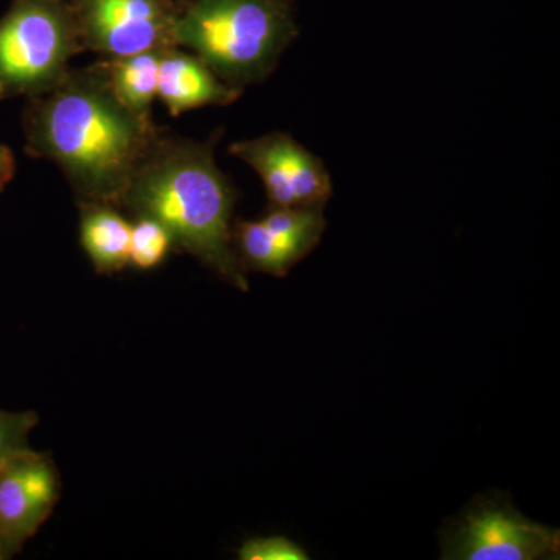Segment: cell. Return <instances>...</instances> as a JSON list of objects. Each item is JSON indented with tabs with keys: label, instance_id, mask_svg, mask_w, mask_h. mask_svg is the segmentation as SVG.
Returning <instances> with one entry per match:
<instances>
[{
	"label": "cell",
	"instance_id": "obj_1",
	"mask_svg": "<svg viewBox=\"0 0 560 560\" xmlns=\"http://www.w3.org/2000/svg\"><path fill=\"white\" fill-rule=\"evenodd\" d=\"M27 151L55 162L81 205L119 206L140 161L158 138L151 119L128 109L102 65L69 70L25 113Z\"/></svg>",
	"mask_w": 560,
	"mask_h": 560
},
{
	"label": "cell",
	"instance_id": "obj_2",
	"mask_svg": "<svg viewBox=\"0 0 560 560\" xmlns=\"http://www.w3.org/2000/svg\"><path fill=\"white\" fill-rule=\"evenodd\" d=\"M215 140L154 139L132 173L119 206L156 220L173 249L190 254L238 290L248 279L232 243L235 194L213 154Z\"/></svg>",
	"mask_w": 560,
	"mask_h": 560
},
{
	"label": "cell",
	"instance_id": "obj_3",
	"mask_svg": "<svg viewBox=\"0 0 560 560\" xmlns=\"http://www.w3.org/2000/svg\"><path fill=\"white\" fill-rule=\"evenodd\" d=\"M296 33L282 0H190L173 22L175 46L237 90L267 79Z\"/></svg>",
	"mask_w": 560,
	"mask_h": 560
},
{
	"label": "cell",
	"instance_id": "obj_4",
	"mask_svg": "<svg viewBox=\"0 0 560 560\" xmlns=\"http://www.w3.org/2000/svg\"><path fill=\"white\" fill-rule=\"evenodd\" d=\"M80 51L66 0H14L0 18V101L46 94L68 75Z\"/></svg>",
	"mask_w": 560,
	"mask_h": 560
},
{
	"label": "cell",
	"instance_id": "obj_5",
	"mask_svg": "<svg viewBox=\"0 0 560 560\" xmlns=\"http://www.w3.org/2000/svg\"><path fill=\"white\" fill-rule=\"evenodd\" d=\"M559 529L529 521L503 495H477L442 534V559H559Z\"/></svg>",
	"mask_w": 560,
	"mask_h": 560
},
{
	"label": "cell",
	"instance_id": "obj_6",
	"mask_svg": "<svg viewBox=\"0 0 560 560\" xmlns=\"http://www.w3.org/2000/svg\"><path fill=\"white\" fill-rule=\"evenodd\" d=\"M83 50L108 60L176 47L171 0H72Z\"/></svg>",
	"mask_w": 560,
	"mask_h": 560
},
{
	"label": "cell",
	"instance_id": "obj_7",
	"mask_svg": "<svg viewBox=\"0 0 560 560\" xmlns=\"http://www.w3.org/2000/svg\"><path fill=\"white\" fill-rule=\"evenodd\" d=\"M264 183L270 208H323L331 197L326 164L285 132H270L230 147Z\"/></svg>",
	"mask_w": 560,
	"mask_h": 560
},
{
	"label": "cell",
	"instance_id": "obj_8",
	"mask_svg": "<svg viewBox=\"0 0 560 560\" xmlns=\"http://www.w3.org/2000/svg\"><path fill=\"white\" fill-rule=\"evenodd\" d=\"M60 474L47 453H14L0 460V560L20 555L60 500Z\"/></svg>",
	"mask_w": 560,
	"mask_h": 560
},
{
	"label": "cell",
	"instance_id": "obj_9",
	"mask_svg": "<svg viewBox=\"0 0 560 560\" xmlns=\"http://www.w3.org/2000/svg\"><path fill=\"white\" fill-rule=\"evenodd\" d=\"M242 90L221 81L190 51L179 47L162 50L156 95L173 117L202 106L230 105Z\"/></svg>",
	"mask_w": 560,
	"mask_h": 560
},
{
	"label": "cell",
	"instance_id": "obj_10",
	"mask_svg": "<svg viewBox=\"0 0 560 560\" xmlns=\"http://www.w3.org/2000/svg\"><path fill=\"white\" fill-rule=\"evenodd\" d=\"M80 238L101 275H114L130 265L131 223L114 206L81 205Z\"/></svg>",
	"mask_w": 560,
	"mask_h": 560
},
{
	"label": "cell",
	"instance_id": "obj_11",
	"mask_svg": "<svg viewBox=\"0 0 560 560\" xmlns=\"http://www.w3.org/2000/svg\"><path fill=\"white\" fill-rule=\"evenodd\" d=\"M232 243L245 271L283 278L311 250L291 238L272 234L261 221L237 220L232 224Z\"/></svg>",
	"mask_w": 560,
	"mask_h": 560
},
{
	"label": "cell",
	"instance_id": "obj_12",
	"mask_svg": "<svg viewBox=\"0 0 560 560\" xmlns=\"http://www.w3.org/2000/svg\"><path fill=\"white\" fill-rule=\"evenodd\" d=\"M162 50L142 51L131 57L102 62L116 97L132 113L145 119H150L151 103L158 97V72Z\"/></svg>",
	"mask_w": 560,
	"mask_h": 560
},
{
	"label": "cell",
	"instance_id": "obj_13",
	"mask_svg": "<svg viewBox=\"0 0 560 560\" xmlns=\"http://www.w3.org/2000/svg\"><path fill=\"white\" fill-rule=\"evenodd\" d=\"M173 249L168 231L156 220L139 217L131 224L130 265L138 270H153Z\"/></svg>",
	"mask_w": 560,
	"mask_h": 560
},
{
	"label": "cell",
	"instance_id": "obj_14",
	"mask_svg": "<svg viewBox=\"0 0 560 560\" xmlns=\"http://www.w3.org/2000/svg\"><path fill=\"white\" fill-rule=\"evenodd\" d=\"M35 412L0 411V460L14 453L28 451V434L38 425Z\"/></svg>",
	"mask_w": 560,
	"mask_h": 560
},
{
	"label": "cell",
	"instance_id": "obj_15",
	"mask_svg": "<svg viewBox=\"0 0 560 560\" xmlns=\"http://www.w3.org/2000/svg\"><path fill=\"white\" fill-rule=\"evenodd\" d=\"M242 560H307L300 545L282 536L256 537L246 540L237 552Z\"/></svg>",
	"mask_w": 560,
	"mask_h": 560
},
{
	"label": "cell",
	"instance_id": "obj_16",
	"mask_svg": "<svg viewBox=\"0 0 560 560\" xmlns=\"http://www.w3.org/2000/svg\"><path fill=\"white\" fill-rule=\"evenodd\" d=\"M16 172V160H14L13 151L0 145V191L5 189L7 184L13 179Z\"/></svg>",
	"mask_w": 560,
	"mask_h": 560
}]
</instances>
